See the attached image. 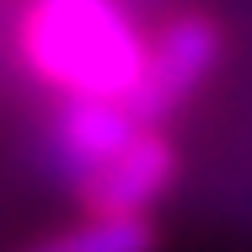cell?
Listing matches in <instances>:
<instances>
[{
    "label": "cell",
    "mask_w": 252,
    "mask_h": 252,
    "mask_svg": "<svg viewBox=\"0 0 252 252\" xmlns=\"http://www.w3.org/2000/svg\"><path fill=\"white\" fill-rule=\"evenodd\" d=\"M156 242L161 236L151 215H81L75 225L49 231L22 252H156Z\"/></svg>",
    "instance_id": "5b68a950"
},
{
    "label": "cell",
    "mask_w": 252,
    "mask_h": 252,
    "mask_svg": "<svg viewBox=\"0 0 252 252\" xmlns=\"http://www.w3.org/2000/svg\"><path fill=\"white\" fill-rule=\"evenodd\" d=\"M22 81V64H16V0H0V107L16 97Z\"/></svg>",
    "instance_id": "8992f818"
},
{
    "label": "cell",
    "mask_w": 252,
    "mask_h": 252,
    "mask_svg": "<svg viewBox=\"0 0 252 252\" xmlns=\"http://www.w3.org/2000/svg\"><path fill=\"white\" fill-rule=\"evenodd\" d=\"M145 124L124 107V102H97V97H49L43 118L32 124L27 145H22V166L38 188H49L59 199L75 204V193L92 183L107 156L129 145Z\"/></svg>",
    "instance_id": "3957f363"
},
{
    "label": "cell",
    "mask_w": 252,
    "mask_h": 252,
    "mask_svg": "<svg viewBox=\"0 0 252 252\" xmlns=\"http://www.w3.org/2000/svg\"><path fill=\"white\" fill-rule=\"evenodd\" d=\"M129 11H140L145 22H161L166 11H177V5H193V0H124Z\"/></svg>",
    "instance_id": "52a82bcc"
},
{
    "label": "cell",
    "mask_w": 252,
    "mask_h": 252,
    "mask_svg": "<svg viewBox=\"0 0 252 252\" xmlns=\"http://www.w3.org/2000/svg\"><path fill=\"white\" fill-rule=\"evenodd\" d=\"M151 22L124 0H16V64L43 97L134 102Z\"/></svg>",
    "instance_id": "6da1fadb"
},
{
    "label": "cell",
    "mask_w": 252,
    "mask_h": 252,
    "mask_svg": "<svg viewBox=\"0 0 252 252\" xmlns=\"http://www.w3.org/2000/svg\"><path fill=\"white\" fill-rule=\"evenodd\" d=\"M183 183V145L172 129H140L129 145L102 161L75 193L81 215H156V204Z\"/></svg>",
    "instance_id": "277c9868"
},
{
    "label": "cell",
    "mask_w": 252,
    "mask_h": 252,
    "mask_svg": "<svg viewBox=\"0 0 252 252\" xmlns=\"http://www.w3.org/2000/svg\"><path fill=\"white\" fill-rule=\"evenodd\" d=\"M225 59H231V27L215 11L204 5L166 11L161 22H151V59L129 113L145 129H172L193 107V97L225 70Z\"/></svg>",
    "instance_id": "7a4b0ae2"
}]
</instances>
